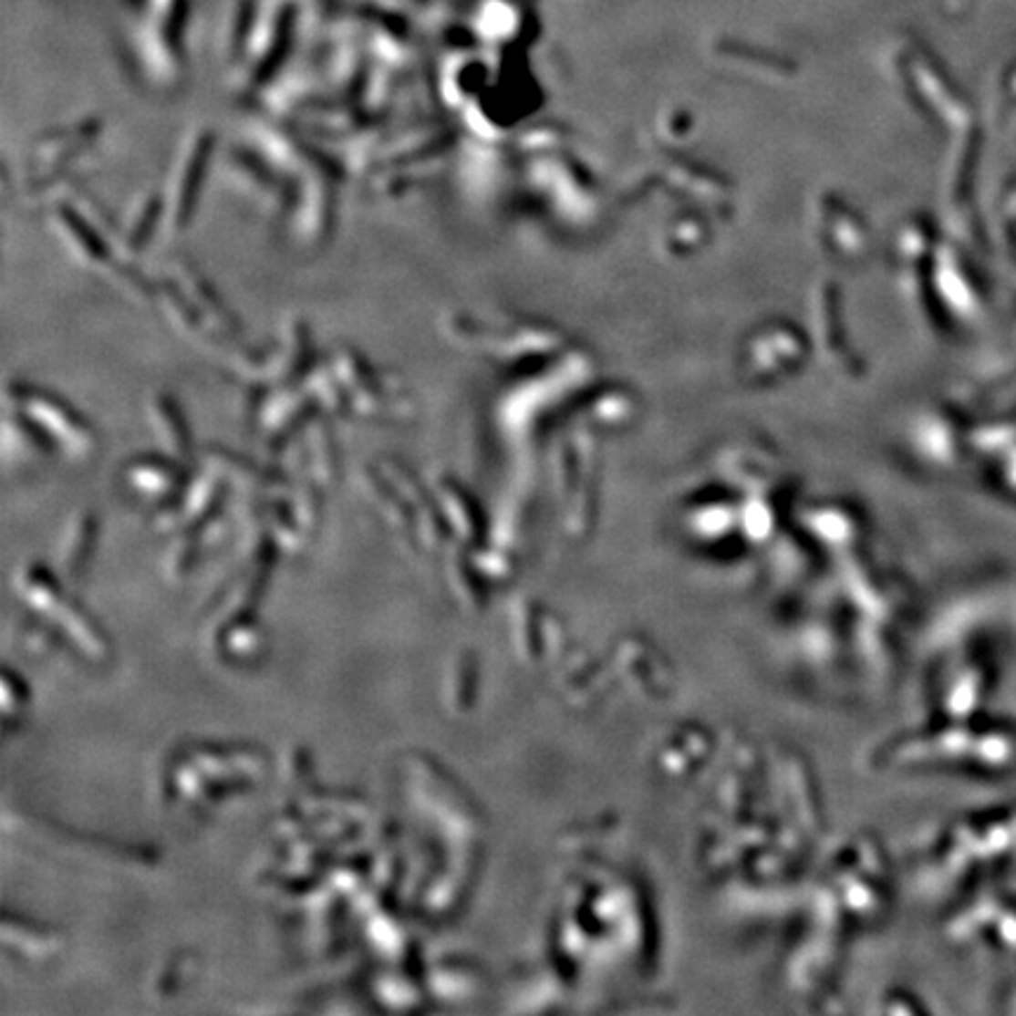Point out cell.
Wrapping results in <instances>:
<instances>
[{
  "instance_id": "obj_1",
  "label": "cell",
  "mask_w": 1016,
  "mask_h": 1016,
  "mask_svg": "<svg viewBox=\"0 0 1016 1016\" xmlns=\"http://www.w3.org/2000/svg\"><path fill=\"white\" fill-rule=\"evenodd\" d=\"M5 408L17 410L71 461H88L99 450L97 429L78 410L28 381H7Z\"/></svg>"
},
{
  "instance_id": "obj_2",
  "label": "cell",
  "mask_w": 1016,
  "mask_h": 1016,
  "mask_svg": "<svg viewBox=\"0 0 1016 1016\" xmlns=\"http://www.w3.org/2000/svg\"><path fill=\"white\" fill-rule=\"evenodd\" d=\"M332 372L347 391L351 412L369 420H398L408 414L410 400L396 379H389L365 360L360 353L351 348H341L335 353L330 363Z\"/></svg>"
},
{
  "instance_id": "obj_3",
  "label": "cell",
  "mask_w": 1016,
  "mask_h": 1016,
  "mask_svg": "<svg viewBox=\"0 0 1016 1016\" xmlns=\"http://www.w3.org/2000/svg\"><path fill=\"white\" fill-rule=\"evenodd\" d=\"M213 153L214 134L210 130H193L179 144L168 186L162 191V201H165L162 229L168 233H181L186 223L191 222V214L196 210L198 196H201L205 168L210 165Z\"/></svg>"
},
{
  "instance_id": "obj_4",
  "label": "cell",
  "mask_w": 1016,
  "mask_h": 1016,
  "mask_svg": "<svg viewBox=\"0 0 1016 1016\" xmlns=\"http://www.w3.org/2000/svg\"><path fill=\"white\" fill-rule=\"evenodd\" d=\"M170 278L179 285V290L184 292L186 299L191 302L193 311L198 313L202 327H205L207 341L214 344H226L231 337H235L241 332V323L235 318L231 308L219 299V295L214 292V287L210 283H205V278L201 275L198 268H193L191 264L179 262L172 266Z\"/></svg>"
},
{
  "instance_id": "obj_5",
  "label": "cell",
  "mask_w": 1016,
  "mask_h": 1016,
  "mask_svg": "<svg viewBox=\"0 0 1016 1016\" xmlns=\"http://www.w3.org/2000/svg\"><path fill=\"white\" fill-rule=\"evenodd\" d=\"M125 490L144 502H172L177 492L184 490L186 475L181 461L161 454H140L132 457L120 471Z\"/></svg>"
},
{
  "instance_id": "obj_6",
  "label": "cell",
  "mask_w": 1016,
  "mask_h": 1016,
  "mask_svg": "<svg viewBox=\"0 0 1016 1016\" xmlns=\"http://www.w3.org/2000/svg\"><path fill=\"white\" fill-rule=\"evenodd\" d=\"M97 137H99V125L95 120L83 125H71V128H64L59 132L43 134L31 146L28 172L36 174V177H38V172L50 174V177L59 174L68 162L78 161L80 153L95 144Z\"/></svg>"
},
{
  "instance_id": "obj_7",
  "label": "cell",
  "mask_w": 1016,
  "mask_h": 1016,
  "mask_svg": "<svg viewBox=\"0 0 1016 1016\" xmlns=\"http://www.w3.org/2000/svg\"><path fill=\"white\" fill-rule=\"evenodd\" d=\"M146 420L162 452L184 464L191 457V429L172 393H153L146 402Z\"/></svg>"
},
{
  "instance_id": "obj_8",
  "label": "cell",
  "mask_w": 1016,
  "mask_h": 1016,
  "mask_svg": "<svg viewBox=\"0 0 1016 1016\" xmlns=\"http://www.w3.org/2000/svg\"><path fill=\"white\" fill-rule=\"evenodd\" d=\"M165 217V201L162 191H146L132 202L128 219L118 229V254L123 262H130L140 252L146 250L153 231L162 226Z\"/></svg>"
},
{
  "instance_id": "obj_9",
  "label": "cell",
  "mask_w": 1016,
  "mask_h": 1016,
  "mask_svg": "<svg viewBox=\"0 0 1016 1016\" xmlns=\"http://www.w3.org/2000/svg\"><path fill=\"white\" fill-rule=\"evenodd\" d=\"M52 442L17 410L5 408L3 414V452L5 464H38L52 454Z\"/></svg>"
},
{
  "instance_id": "obj_10",
  "label": "cell",
  "mask_w": 1016,
  "mask_h": 1016,
  "mask_svg": "<svg viewBox=\"0 0 1016 1016\" xmlns=\"http://www.w3.org/2000/svg\"><path fill=\"white\" fill-rule=\"evenodd\" d=\"M3 938H5L7 949H17L19 955H26L34 960L36 958H52L64 946L62 934L57 929H26L24 920H12V918H5V922H3Z\"/></svg>"
},
{
  "instance_id": "obj_11",
  "label": "cell",
  "mask_w": 1016,
  "mask_h": 1016,
  "mask_svg": "<svg viewBox=\"0 0 1016 1016\" xmlns=\"http://www.w3.org/2000/svg\"><path fill=\"white\" fill-rule=\"evenodd\" d=\"M97 539V515L89 511H80L71 518L64 534L62 548V567L67 575L76 576L85 567L92 551V544Z\"/></svg>"
},
{
  "instance_id": "obj_12",
  "label": "cell",
  "mask_w": 1016,
  "mask_h": 1016,
  "mask_svg": "<svg viewBox=\"0 0 1016 1016\" xmlns=\"http://www.w3.org/2000/svg\"><path fill=\"white\" fill-rule=\"evenodd\" d=\"M219 645L226 652V659L231 661H250L262 652L264 633L254 626V621L245 619L243 624H229L223 628Z\"/></svg>"
},
{
  "instance_id": "obj_13",
  "label": "cell",
  "mask_w": 1016,
  "mask_h": 1016,
  "mask_svg": "<svg viewBox=\"0 0 1016 1016\" xmlns=\"http://www.w3.org/2000/svg\"><path fill=\"white\" fill-rule=\"evenodd\" d=\"M375 995L377 1000L386 1002L389 1007H396V1010H412L421 1000V993L414 986H410L408 979L393 977V974H384V977L377 979Z\"/></svg>"
},
{
  "instance_id": "obj_14",
  "label": "cell",
  "mask_w": 1016,
  "mask_h": 1016,
  "mask_svg": "<svg viewBox=\"0 0 1016 1016\" xmlns=\"http://www.w3.org/2000/svg\"><path fill=\"white\" fill-rule=\"evenodd\" d=\"M24 648L28 649V652L34 654H47L52 648H55V636H52L47 628H43V626H38V628H28L26 633H24Z\"/></svg>"
}]
</instances>
